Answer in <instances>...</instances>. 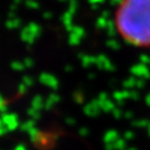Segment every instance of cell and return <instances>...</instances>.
Here are the masks:
<instances>
[{
	"instance_id": "obj_1",
	"label": "cell",
	"mask_w": 150,
	"mask_h": 150,
	"mask_svg": "<svg viewBox=\"0 0 150 150\" xmlns=\"http://www.w3.org/2000/svg\"><path fill=\"white\" fill-rule=\"evenodd\" d=\"M115 27L125 42L150 48V0H121L115 12Z\"/></svg>"
}]
</instances>
